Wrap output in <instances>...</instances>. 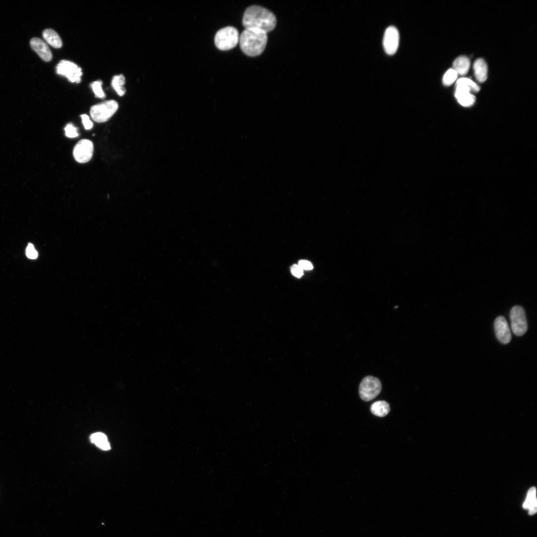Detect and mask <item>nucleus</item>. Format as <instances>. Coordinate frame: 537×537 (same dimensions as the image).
<instances>
[{"label":"nucleus","mask_w":537,"mask_h":537,"mask_svg":"<svg viewBox=\"0 0 537 537\" xmlns=\"http://www.w3.org/2000/svg\"><path fill=\"white\" fill-rule=\"evenodd\" d=\"M245 29L257 30L268 33L276 27L277 19L275 15L260 6H251L246 10L243 18Z\"/></svg>","instance_id":"nucleus-1"},{"label":"nucleus","mask_w":537,"mask_h":537,"mask_svg":"<svg viewBox=\"0 0 537 537\" xmlns=\"http://www.w3.org/2000/svg\"><path fill=\"white\" fill-rule=\"evenodd\" d=\"M268 41L267 34L259 30L245 29L239 37L242 51L251 57L259 56L264 51Z\"/></svg>","instance_id":"nucleus-2"},{"label":"nucleus","mask_w":537,"mask_h":537,"mask_svg":"<svg viewBox=\"0 0 537 537\" xmlns=\"http://www.w3.org/2000/svg\"><path fill=\"white\" fill-rule=\"evenodd\" d=\"M239 37V32L236 28L232 27H225L217 33L215 38V45L221 51H229L237 45Z\"/></svg>","instance_id":"nucleus-3"},{"label":"nucleus","mask_w":537,"mask_h":537,"mask_svg":"<svg viewBox=\"0 0 537 537\" xmlns=\"http://www.w3.org/2000/svg\"><path fill=\"white\" fill-rule=\"evenodd\" d=\"M119 109V104L115 100H109L92 106L90 115L92 119L98 123L109 121Z\"/></svg>","instance_id":"nucleus-4"},{"label":"nucleus","mask_w":537,"mask_h":537,"mask_svg":"<svg viewBox=\"0 0 537 537\" xmlns=\"http://www.w3.org/2000/svg\"><path fill=\"white\" fill-rule=\"evenodd\" d=\"M382 385L380 380L372 376L365 377L359 387L361 398L365 401L372 400L381 392Z\"/></svg>","instance_id":"nucleus-5"},{"label":"nucleus","mask_w":537,"mask_h":537,"mask_svg":"<svg viewBox=\"0 0 537 537\" xmlns=\"http://www.w3.org/2000/svg\"><path fill=\"white\" fill-rule=\"evenodd\" d=\"M511 326L513 332L517 336H522L528 330V324L524 308L515 306L510 313Z\"/></svg>","instance_id":"nucleus-6"},{"label":"nucleus","mask_w":537,"mask_h":537,"mask_svg":"<svg viewBox=\"0 0 537 537\" xmlns=\"http://www.w3.org/2000/svg\"><path fill=\"white\" fill-rule=\"evenodd\" d=\"M57 73L66 77L72 83H79L83 73L81 68L69 61H61L57 67Z\"/></svg>","instance_id":"nucleus-7"},{"label":"nucleus","mask_w":537,"mask_h":537,"mask_svg":"<svg viewBox=\"0 0 537 537\" xmlns=\"http://www.w3.org/2000/svg\"><path fill=\"white\" fill-rule=\"evenodd\" d=\"M93 152L94 146L92 142L88 140H82L75 146L74 156L78 163H85L91 159Z\"/></svg>","instance_id":"nucleus-8"},{"label":"nucleus","mask_w":537,"mask_h":537,"mask_svg":"<svg viewBox=\"0 0 537 537\" xmlns=\"http://www.w3.org/2000/svg\"><path fill=\"white\" fill-rule=\"evenodd\" d=\"M399 42V34L397 29L393 27H388L383 39V46L385 52L389 56L394 55L397 52Z\"/></svg>","instance_id":"nucleus-9"},{"label":"nucleus","mask_w":537,"mask_h":537,"mask_svg":"<svg viewBox=\"0 0 537 537\" xmlns=\"http://www.w3.org/2000/svg\"><path fill=\"white\" fill-rule=\"evenodd\" d=\"M494 326L496 336L499 342L503 344L509 343L511 340V334L505 317L500 316L496 318Z\"/></svg>","instance_id":"nucleus-10"},{"label":"nucleus","mask_w":537,"mask_h":537,"mask_svg":"<svg viewBox=\"0 0 537 537\" xmlns=\"http://www.w3.org/2000/svg\"><path fill=\"white\" fill-rule=\"evenodd\" d=\"M32 49L45 62H49L53 59L52 53L48 44L38 38L32 39L30 42Z\"/></svg>","instance_id":"nucleus-11"},{"label":"nucleus","mask_w":537,"mask_h":537,"mask_svg":"<svg viewBox=\"0 0 537 537\" xmlns=\"http://www.w3.org/2000/svg\"><path fill=\"white\" fill-rule=\"evenodd\" d=\"M473 71L476 80L480 83L485 82L487 77V66L481 59L477 60L473 65Z\"/></svg>","instance_id":"nucleus-12"},{"label":"nucleus","mask_w":537,"mask_h":537,"mask_svg":"<svg viewBox=\"0 0 537 537\" xmlns=\"http://www.w3.org/2000/svg\"><path fill=\"white\" fill-rule=\"evenodd\" d=\"M43 36L46 42L53 48L60 49L63 47V42L60 36L54 30H45Z\"/></svg>","instance_id":"nucleus-13"},{"label":"nucleus","mask_w":537,"mask_h":537,"mask_svg":"<svg viewBox=\"0 0 537 537\" xmlns=\"http://www.w3.org/2000/svg\"><path fill=\"white\" fill-rule=\"evenodd\" d=\"M536 489L531 487L528 491L527 498L523 507L525 509L529 510V514L533 515L537 512Z\"/></svg>","instance_id":"nucleus-14"},{"label":"nucleus","mask_w":537,"mask_h":537,"mask_svg":"<svg viewBox=\"0 0 537 537\" xmlns=\"http://www.w3.org/2000/svg\"><path fill=\"white\" fill-rule=\"evenodd\" d=\"M455 97L458 102L463 107H470L475 102V98L470 92L456 89Z\"/></svg>","instance_id":"nucleus-15"},{"label":"nucleus","mask_w":537,"mask_h":537,"mask_svg":"<svg viewBox=\"0 0 537 537\" xmlns=\"http://www.w3.org/2000/svg\"><path fill=\"white\" fill-rule=\"evenodd\" d=\"M470 61L464 56L457 58L453 63V70L460 76H465L468 73L470 68Z\"/></svg>","instance_id":"nucleus-16"},{"label":"nucleus","mask_w":537,"mask_h":537,"mask_svg":"<svg viewBox=\"0 0 537 537\" xmlns=\"http://www.w3.org/2000/svg\"><path fill=\"white\" fill-rule=\"evenodd\" d=\"M389 404L385 401H378L374 402L371 407V412L375 415L383 417L386 416L390 412Z\"/></svg>","instance_id":"nucleus-17"},{"label":"nucleus","mask_w":537,"mask_h":537,"mask_svg":"<svg viewBox=\"0 0 537 537\" xmlns=\"http://www.w3.org/2000/svg\"><path fill=\"white\" fill-rule=\"evenodd\" d=\"M91 442L100 449L108 451L111 449V446L107 436L102 433L98 432L93 434L90 437Z\"/></svg>","instance_id":"nucleus-18"},{"label":"nucleus","mask_w":537,"mask_h":537,"mask_svg":"<svg viewBox=\"0 0 537 537\" xmlns=\"http://www.w3.org/2000/svg\"><path fill=\"white\" fill-rule=\"evenodd\" d=\"M125 84L126 78L124 76L120 75L113 77L111 85L118 95L123 96L126 92V89L125 87Z\"/></svg>","instance_id":"nucleus-19"},{"label":"nucleus","mask_w":537,"mask_h":537,"mask_svg":"<svg viewBox=\"0 0 537 537\" xmlns=\"http://www.w3.org/2000/svg\"><path fill=\"white\" fill-rule=\"evenodd\" d=\"M458 76L457 73L453 69H450L443 77V84L447 86L451 85L457 80Z\"/></svg>","instance_id":"nucleus-20"},{"label":"nucleus","mask_w":537,"mask_h":537,"mask_svg":"<svg viewBox=\"0 0 537 537\" xmlns=\"http://www.w3.org/2000/svg\"><path fill=\"white\" fill-rule=\"evenodd\" d=\"M103 82L101 80L95 81L91 83V87L97 98L104 99L106 95L102 89Z\"/></svg>","instance_id":"nucleus-21"},{"label":"nucleus","mask_w":537,"mask_h":537,"mask_svg":"<svg viewBox=\"0 0 537 537\" xmlns=\"http://www.w3.org/2000/svg\"><path fill=\"white\" fill-rule=\"evenodd\" d=\"M457 85H463L468 87L471 91L476 92L480 90L479 87L471 80L467 78H461L458 79L456 83Z\"/></svg>","instance_id":"nucleus-22"},{"label":"nucleus","mask_w":537,"mask_h":537,"mask_svg":"<svg viewBox=\"0 0 537 537\" xmlns=\"http://www.w3.org/2000/svg\"><path fill=\"white\" fill-rule=\"evenodd\" d=\"M65 131L66 136L69 138H76L79 136L77 129L72 124H69L66 126Z\"/></svg>","instance_id":"nucleus-23"},{"label":"nucleus","mask_w":537,"mask_h":537,"mask_svg":"<svg viewBox=\"0 0 537 537\" xmlns=\"http://www.w3.org/2000/svg\"><path fill=\"white\" fill-rule=\"evenodd\" d=\"M27 256L31 259H36L38 257V253L35 249L34 245L30 243L26 249Z\"/></svg>","instance_id":"nucleus-24"},{"label":"nucleus","mask_w":537,"mask_h":537,"mask_svg":"<svg viewBox=\"0 0 537 537\" xmlns=\"http://www.w3.org/2000/svg\"><path fill=\"white\" fill-rule=\"evenodd\" d=\"M82 123L84 126L85 129L86 130H89L92 129L93 127V124L90 120L89 116L86 114L82 115L81 116Z\"/></svg>","instance_id":"nucleus-25"},{"label":"nucleus","mask_w":537,"mask_h":537,"mask_svg":"<svg viewBox=\"0 0 537 537\" xmlns=\"http://www.w3.org/2000/svg\"><path fill=\"white\" fill-rule=\"evenodd\" d=\"M291 272L294 276L299 278L304 275V270L298 265H294L291 267Z\"/></svg>","instance_id":"nucleus-26"},{"label":"nucleus","mask_w":537,"mask_h":537,"mask_svg":"<svg viewBox=\"0 0 537 537\" xmlns=\"http://www.w3.org/2000/svg\"><path fill=\"white\" fill-rule=\"evenodd\" d=\"M303 270H311L313 266L311 262L307 260H302L299 262L298 265Z\"/></svg>","instance_id":"nucleus-27"}]
</instances>
